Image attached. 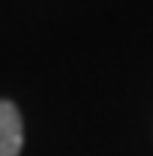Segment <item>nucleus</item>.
Listing matches in <instances>:
<instances>
[{
    "label": "nucleus",
    "instance_id": "nucleus-1",
    "mask_svg": "<svg viewBox=\"0 0 153 156\" xmlns=\"http://www.w3.org/2000/svg\"><path fill=\"white\" fill-rule=\"evenodd\" d=\"M21 147H24L21 111L9 99H0V156H18Z\"/></svg>",
    "mask_w": 153,
    "mask_h": 156
}]
</instances>
